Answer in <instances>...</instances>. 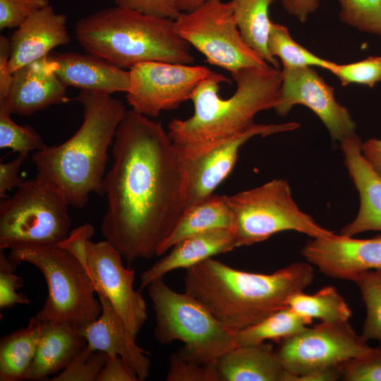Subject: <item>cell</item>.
<instances>
[{"mask_svg": "<svg viewBox=\"0 0 381 381\" xmlns=\"http://www.w3.org/2000/svg\"><path fill=\"white\" fill-rule=\"evenodd\" d=\"M104 179L105 240L128 263L156 255L185 209L181 161L160 122L126 111Z\"/></svg>", "mask_w": 381, "mask_h": 381, "instance_id": "6da1fadb", "label": "cell"}, {"mask_svg": "<svg viewBox=\"0 0 381 381\" xmlns=\"http://www.w3.org/2000/svg\"><path fill=\"white\" fill-rule=\"evenodd\" d=\"M236 90L229 98L219 95L220 83L231 84L225 75L208 79L193 92V114L173 119L168 133L180 159L194 157L243 132L260 111L274 109L282 82V70L271 65L241 68L231 73Z\"/></svg>", "mask_w": 381, "mask_h": 381, "instance_id": "7a4b0ae2", "label": "cell"}, {"mask_svg": "<svg viewBox=\"0 0 381 381\" xmlns=\"http://www.w3.org/2000/svg\"><path fill=\"white\" fill-rule=\"evenodd\" d=\"M313 280L308 262H294L272 274L234 269L213 259L186 270L184 292L205 307L234 332L255 325L287 307L293 294Z\"/></svg>", "mask_w": 381, "mask_h": 381, "instance_id": "3957f363", "label": "cell"}, {"mask_svg": "<svg viewBox=\"0 0 381 381\" xmlns=\"http://www.w3.org/2000/svg\"><path fill=\"white\" fill-rule=\"evenodd\" d=\"M75 100L83 109V121L62 144L45 146L32 160L37 178L56 187L69 205L83 208L90 194L103 195L107 151L126 113L122 102L108 94L81 91Z\"/></svg>", "mask_w": 381, "mask_h": 381, "instance_id": "277c9868", "label": "cell"}, {"mask_svg": "<svg viewBox=\"0 0 381 381\" xmlns=\"http://www.w3.org/2000/svg\"><path fill=\"white\" fill-rule=\"evenodd\" d=\"M74 34L87 53L122 69L145 61L192 64L195 60L174 20L117 5L80 18Z\"/></svg>", "mask_w": 381, "mask_h": 381, "instance_id": "5b68a950", "label": "cell"}, {"mask_svg": "<svg viewBox=\"0 0 381 381\" xmlns=\"http://www.w3.org/2000/svg\"><path fill=\"white\" fill-rule=\"evenodd\" d=\"M8 258L18 265L28 262L45 279L48 296L30 320L38 322L63 321L79 329L95 322L102 308L90 273L58 245H28L10 250Z\"/></svg>", "mask_w": 381, "mask_h": 381, "instance_id": "8992f818", "label": "cell"}, {"mask_svg": "<svg viewBox=\"0 0 381 381\" xmlns=\"http://www.w3.org/2000/svg\"><path fill=\"white\" fill-rule=\"evenodd\" d=\"M155 310V339L162 344L183 343L179 351L186 360L216 363L237 346L236 332L226 327L200 302L186 292L171 289L160 278L147 286Z\"/></svg>", "mask_w": 381, "mask_h": 381, "instance_id": "52a82bcc", "label": "cell"}, {"mask_svg": "<svg viewBox=\"0 0 381 381\" xmlns=\"http://www.w3.org/2000/svg\"><path fill=\"white\" fill-rule=\"evenodd\" d=\"M64 194L35 177L24 181L0 204V250L57 245L69 234L71 219Z\"/></svg>", "mask_w": 381, "mask_h": 381, "instance_id": "ba28073f", "label": "cell"}, {"mask_svg": "<svg viewBox=\"0 0 381 381\" xmlns=\"http://www.w3.org/2000/svg\"><path fill=\"white\" fill-rule=\"evenodd\" d=\"M228 202L234 214L237 248L264 241L286 231H295L312 238L334 234L300 210L285 179H273L238 192L228 196Z\"/></svg>", "mask_w": 381, "mask_h": 381, "instance_id": "9c48e42d", "label": "cell"}, {"mask_svg": "<svg viewBox=\"0 0 381 381\" xmlns=\"http://www.w3.org/2000/svg\"><path fill=\"white\" fill-rule=\"evenodd\" d=\"M174 24L181 37L211 65L231 73L270 65L242 39L231 1L207 0L190 11L181 12Z\"/></svg>", "mask_w": 381, "mask_h": 381, "instance_id": "30bf717a", "label": "cell"}, {"mask_svg": "<svg viewBox=\"0 0 381 381\" xmlns=\"http://www.w3.org/2000/svg\"><path fill=\"white\" fill-rule=\"evenodd\" d=\"M372 348L347 320L308 326L281 339L274 351L282 365L290 373L288 381H291L293 376L341 368Z\"/></svg>", "mask_w": 381, "mask_h": 381, "instance_id": "8fae6325", "label": "cell"}, {"mask_svg": "<svg viewBox=\"0 0 381 381\" xmlns=\"http://www.w3.org/2000/svg\"><path fill=\"white\" fill-rule=\"evenodd\" d=\"M128 71L127 102L133 111L149 118L177 109L202 82L224 76L206 66L163 61L142 62Z\"/></svg>", "mask_w": 381, "mask_h": 381, "instance_id": "7c38bea8", "label": "cell"}, {"mask_svg": "<svg viewBox=\"0 0 381 381\" xmlns=\"http://www.w3.org/2000/svg\"><path fill=\"white\" fill-rule=\"evenodd\" d=\"M88 272L96 293L111 302L131 335L136 339L147 319V304L134 289L135 271L122 263V255L107 240L87 242Z\"/></svg>", "mask_w": 381, "mask_h": 381, "instance_id": "4fadbf2b", "label": "cell"}, {"mask_svg": "<svg viewBox=\"0 0 381 381\" xmlns=\"http://www.w3.org/2000/svg\"><path fill=\"white\" fill-rule=\"evenodd\" d=\"M279 99L274 108L279 116H286L295 105H303L319 117L332 141L340 143L356 133V123L348 109L336 101L334 88L315 69L283 67Z\"/></svg>", "mask_w": 381, "mask_h": 381, "instance_id": "5bb4252c", "label": "cell"}, {"mask_svg": "<svg viewBox=\"0 0 381 381\" xmlns=\"http://www.w3.org/2000/svg\"><path fill=\"white\" fill-rule=\"evenodd\" d=\"M300 124L289 122L279 124H253L241 132L189 159H182L185 209L213 194L214 190L231 174L241 147L249 139L265 137L297 129ZM184 209V210H185Z\"/></svg>", "mask_w": 381, "mask_h": 381, "instance_id": "9a60e30c", "label": "cell"}, {"mask_svg": "<svg viewBox=\"0 0 381 381\" xmlns=\"http://www.w3.org/2000/svg\"><path fill=\"white\" fill-rule=\"evenodd\" d=\"M301 254L322 274L350 280L355 274L381 270V234L358 239L334 234L306 243Z\"/></svg>", "mask_w": 381, "mask_h": 381, "instance_id": "2e32d148", "label": "cell"}, {"mask_svg": "<svg viewBox=\"0 0 381 381\" xmlns=\"http://www.w3.org/2000/svg\"><path fill=\"white\" fill-rule=\"evenodd\" d=\"M66 88L47 56L15 71L9 92L0 102L11 114L28 116L67 102Z\"/></svg>", "mask_w": 381, "mask_h": 381, "instance_id": "e0dca14e", "label": "cell"}, {"mask_svg": "<svg viewBox=\"0 0 381 381\" xmlns=\"http://www.w3.org/2000/svg\"><path fill=\"white\" fill-rule=\"evenodd\" d=\"M362 144L356 133L340 142L344 165L358 193L360 202L357 215L339 234L344 236L381 231V176L363 157Z\"/></svg>", "mask_w": 381, "mask_h": 381, "instance_id": "ac0fdd59", "label": "cell"}, {"mask_svg": "<svg viewBox=\"0 0 381 381\" xmlns=\"http://www.w3.org/2000/svg\"><path fill=\"white\" fill-rule=\"evenodd\" d=\"M67 21V16L56 12L51 5L28 17L10 38L11 73L48 56L53 49L68 44Z\"/></svg>", "mask_w": 381, "mask_h": 381, "instance_id": "d6986e66", "label": "cell"}, {"mask_svg": "<svg viewBox=\"0 0 381 381\" xmlns=\"http://www.w3.org/2000/svg\"><path fill=\"white\" fill-rule=\"evenodd\" d=\"M96 294L102 304V313L95 322L80 329L87 345L93 351L119 356L139 380H146L151 367L149 352L136 344L110 301L102 294Z\"/></svg>", "mask_w": 381, "mask_h": 381, "instance_id": "ffe728a7", "label": "cell"}, {"mask_svg": "<svg viewBox=\"0 0 381 381\" xmlns=\"http://www.w3.org/2000/svg\"><path fill=\"white\" fill-rule=\"evenodd\" d=\"M48 58L54 65L57 77L66 87L108 95L116 92L126 93L129 90L128 71L91 54L51 52Z\"/></svg>", "mask_w": 381, "mask_h": 381, "instance_id": "44dd1931", "label": "cell"}, {"mask_svg": "<svg viewBox=\"0 0 381 381\" xmlns=\"http://www.w3.org/2000/svg\"><path fill=\"white\" fill-rule=\"evenodd\" d=\"M235 248L237 246L233 229H212L188 236L174 245L168 254L140 274L139 290L171 271L187 270Z\"/></svg>", "mask_w": 381, "mask_h": 381, "instance_id": "7402d4cb", "label": "cell"}, {"mask_svg": "<svg viewBox=\"0 0 381 381\" xmlns=\"http://www.w3.org/2000/svg\"><path fill=\"white\" fill-rule=\"evenodd\" d=\"M41 324V334L36 353L27 372L25 380H47L62 370L86 344L80 329L63 321Z\"/></svg>", "mask_w": 381, "mask_h": 381, "instance_id": "603a6c76", "label": "cell"}, {"mask_svg": "<svg viewBox=\"0 0 381 381\" xmlns=\"http://www.w3.org/2000/svg\"><path fill=\"white\" fill-rule=\"evenodd\" d=\"M216 363L222 381H286L289 375L266 342L236 346Z\"/></svg>", "mask_w": 381, "mask_h": 381, "instance_id": "cb8c5ba5", "label": "cell"}, {"mask_svg": "<svg viewBox=\"0 0 381 381\" xmlns=\"http://www.w3.org/2000/svg\"><path fill=\"white\" fill-rule=\"evenodd\" d=\"M234 214L227 195L212 194L186 208L172 231L157 250L160 256L180 241L192 235L216 229H233Z\"/></svg>", "mask_w": 381, "mask_h": 381, "instance_id": "d4e9b609", "label": "cell"}, {"mask_svg": "<svg viewBox=\"0 0 381 381\" xmlns=\"http://www.w3.org/2000/svg\"><path fill=\"white\" fill-rule=\"evenodd\" d=\"M235 21L246 44L268 64L279 68L277 58L271 55L268 39L272 21L270 6L277 0H230Z\"/></svg>", "mask_w": 381, "mask_h": 381, "instance_id": "484cf974", "label": "cell"}, {"mask_svg": "<svg viewBox=\"0 0 381 381\" xmlns=\"http://www.w3.org/2000/svg\"><path fill=\"white\" fill-rule=\"evenodd\" d=\"M41 324L30 320L28 325L11 332L0 341V380H25L36 353Z\"/></svg>", "mask_w": 381, "mask_h": 381, "instance_id": "4316f807", "label": "cell"}, {"mask_svg": "<svg viewBox=\"0 0 381 381\" xmlns=\"http://www.w3.org/2000/svg\"><path fill=\"white\" fill-rule=\"evenodd\" d=\"M287 306L298 314L323 322L349 320L351 310L344 297L332 286H327L312 295L303 291L291 296Z\"/></svg>", "mask_w": 381, "mask_h": 381, "instance_id": "83f0119b", "label": "cell"}, {"mask_svg": "<svg viewBox=\"0 0 381 381\" xmlns=\"http://www.w3.org/2000/svg\"><path fill=\"white\" fill-rule=\"evenodd\" d=\"M312 321L287 306L259 322L236 332V344L250 345L267 340H281L303 330Z\"/></svg>", "mask_w": 381, "mask_h": 381, "instance_id": "f1b7e54d", "label": "cell"}, {"mask_svg": "<svg viewBox=\"0 0 381 381\" xmlns=\"http://www.w3.org/2000/svg\"><path fill=\"white\" fill-rule=\"evenodd\" d=\"M268 47L271 55L280 59L283 67L318 66L329 71L336 64L318 56L300 45L291 37L286 26L274 22L270 32Z\"/></svg>", "mask_w": 381, "mask_h": 381, "instance_id": "f546056e", "label": "cell"}, {"mask_svg": "<svg viewBox=\"0 0 381 381\" xmlns=\"http://www.w3.org/2000/svg\"><path fill=\"white\" fill-rule=\"evenodd\" d=\"M350 281L358 286L365 307L361 337L381 344V270L359 272Z\"/></svg>", "mask_w": 381, "mask_h": 381, "instance_id": "4dcf8cb0", "label": "cell"}, {"mask_svg": "<svg viewBox=\"0 0 381 381\" xmlns=\"http://www.w3.org/2000/svg\"><path fill=\"white\" fill-rule=\"evenodd\" d=\"M339 17L361 32L381 36V0H337Z\"/></svg>", "mask_w": 381, "mask_h": 381, "instance_id": "1f68e13d", "label": "cell"}, {"mask_svg": "<svg viewBox=\"0 0 381 381\" xmlns=\"http://www.w3.org/2000/svg\"><path fill=\"white\" fill-rule=\"evenodd\" d=\"M11 114L0 102V148H11L18 153L42 149L45 144L37 132L29 126L18 125Z\"/></svg>", "mask_w": 381, "mask_h": 381, "instance_id": "d6a6232c", "label": "cell"}, {"mask_svg": "<svg viewBox=\"0 0 381 381\" xmlns=\"http://www.w3.org/2000/svg\"><path fill=\"white\" fill-rule=\"evenodd\" d=\"M107 353L93 351L86 344L57 375L49 381H97L104 365Z\"/></svg>", "mask_w": 381, "mask_h": 381, "instance_id": "836d02e7", "label": "cell"}, {"mask_svg": "<svg viewBox=\"0 0 381 381\" xmlns=\"http://www.w3.org/2000/svg\"><path fill=\"white\" fill-rule=\"evenodd\" d=\"M329 71L343 86L356 83L373 87L381 81V56H369L347 64H335Z\"/></svg>", "mask_w": 381, "mask_h": 381, "instance_id": "e575fe53", "label": "cell"}, {"mask_svg": "<svg viewBox=\"0 0 381 381\" xmlns=\"http://www.w3.org/2000/svg\"><path fill=\"white\" fill-rule=\"evenodd\" d=\"M167 381H222L216 363H199L183 358L178 352L169 358Z\"/></svg>", "mask_w": 381, "mask_h": 381, "instance_id": "d590c367", "label": "cell"}, {"mask_svg": "<svg viewBox=\"0 0 381 381\" xmlns=\"http://www.w3.org/2000/svg\"><path fill=\"white\" fill-rule=\"evenodd\" d=\"M18 265L0 250V308L4 310L16 304H29L26 295L17 291L24 284L23 278L14 273Z\"/></svg>", "mask_w": 381, "mask_h": 381, "instance_id": "8d00e7d4", "label": "cell"}, {"mask_svg": "<svg viewBox=\"0 0 381 381\" xmlns=\"http://www.w3.org/2000/svg\"><path fill=\"white\" fill-rule=\"evenodd\" d=\"M345 381H381V346L372 348L341 368Z\"/></svg>", "mask_w": 381, "mask_h": 381, "instance_id": "74e56055", "label": "cell"}, {"mask_svg": "<svg viewBox=\"0 0 381 381\" xmlns=\"http://www.w3.org/2000/svg\"><path fill=\"white\" fill-rule=\"evenodd\" d=\"M48 5L49 0H0V30L18 28L32 13Z\"/></svg>", "mask_w": 381, "mask_h": 381, "instance_id": "f35d334b", "label": "cell"}, {"mask_svg": "<svg viewBox=\"0 0 381 381\" xmlns=\"http://www.w3.org/2000/svg\"><path fill=\"white\" fill-rule=\"evenodd\" d=\"M116 5L128 8L145 15L176 20L181 11L180 0H114Z\"/></svg>", "mask_w": 381, "mask_h": 381, "instance_id": "ab89813d", "label": "cell"}, {"mask_svg": "<svg viewBox=\"0 0 381 381\" xmlns=\"http://www.w3.org/2000/svg\"><path fill=\"white\" fill-rule=\"evenodd\" d=\"M95 234V227L89 223L82 224L69 231L58 246L69 253L88 270L87 242Z\"/></svg>", "mask_w": 381, "mask_h": 381, "instance_id": "60d3db41", "label": "cell"}, {"mask_svg": "<svg viewBox=\"0 0 381 381\" xmlns=\"http://www.w3.org/2000/svg\"><path fill=\"white\" fill-rule=\"evenodd\" d=\"M135 373L118 355H108L97 381H138Z\"/></svg>", "mask_w": 381, "mask_h": 381, "instance_id": "b9f144b4", "label": "cell"}, {"mask_svg": "<svg viewBox=\"0 0 381 381\" xmlns=\"http://www.w3.org/2000/svg\"><path fill=\"white\" fill-rule=\"evenodd\" d=\"M28 153L20 152L13 160L0 163V197L7 198L6 191L19 187L24 181L18 176L19 170Z\"/></svg>", "mask_w": 381, "mask_h": 381, "instance_id": "7bdbcfd3", "label": "cell"}, {"mask_svg": "<svg viewBox=\"0 0 381 381\" xmlns=\"http://www.w3.org/2000/svg\"><path fill=\"white\" fill-rule=\"evenodd\" d=\"M11 40L4 35L0 36V100L4 99L10 90L13 73L10 71Z\"/></svg>", "mask_w": 381, "mask_h": 381, "instance_id": "ee69618b", "label": "cell"}, {"mask_svg": "<svg viewBox=\"0 0 381 381\" xmlns=\"http://www.w3.org/2000/svg\"><path fill=\"white\" fill-rule=\"evenodd\" d=\"M284 9L304 23L319 7V0H281Z\"/></svg>", "mask_w": 381, "mask_h": 381, "instance_id": "f6af8a7d", "label": "cell"}, {"mask_svg": "<svg viewBox=\"0 0 381 381\" xmlns=\"http://www.w3.org/2000/svg\"><path fill=\"white\" fill-rule=\"evenodd\" d=\"M362 153L368 163L381 176V139L370 138L363 142Z\"/></svg>", "mask_w": 381, "mask_h": 381, "instance_id": "bcb514c9", "label": "cell"}, {"mask_svg": "<svg viewBox=\"0 0 381 381\" xmlns=\"http://www.w3.org/2000/svg\"><path fill=\"white\" fill-rule=\"evenodd\" d=\"M341 368L313 371L304 375L293 376L291 381H334L341 378Z\"/></svg>", "mask_w": 381, "mask_h": 381, "instance_id": "7dc6e473", "label": "cell"}, {"mask_svg": "<svg viewBox=\"0 0 381 381\" xmlns=\"http://www.w3.org/2000/svg\"><path fill=\"white\" fill-rule=\"evenodd\" d=\"M207 0H180L179 2V9L181 12H188L190 11Z\"/></svg>", "mask_w": 381, "mask_h": 381, "instance_id": "c3c4849f", "label": "cell"}]
</instances>
